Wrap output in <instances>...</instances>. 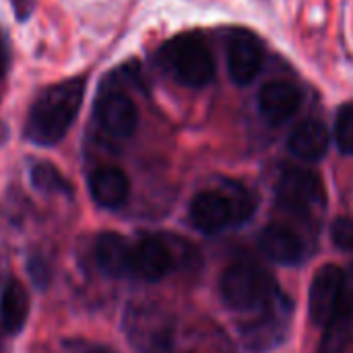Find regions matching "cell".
Segmentation results:
<instances>
[{
    "instance_id": "cell-1",
    "label": "cell",
    "mask_w": 353,
    "mask_h": 353,
    "mask_svg": "<svg viewBox=\"0 0 353 353\" xmlns=\"http://www.w3.org/2000/svg\"><path fill=\"white\" fill-rule=\"evenodd\" d=\"M85 95V79H68L60 81L39 93L33 101L27 118V139L35 145L50 147L64 139L77 114L81 110Z\"/></svg>"
},
{
    "instance_id": "cell-2",
    "label": "cell",
    "mask_w": 353,
    "mask_h": 353,
    "mask_svg": "<svg viewBox=\"0 0 353 353\" xmlns=\"http://www.w3.org/2000/svg\"><path fill=\"white\" fill-rule=\"evenodd\" d=\"M163 68L186 87H205L215 74L213 54L201 33H180L161 48Z\"/></svg>"
},
{
    "instance_id": "cell-3",
    "label": "cell",
    "mask_w": 353,
    "mask_h": 353,
    "mask_svg": "<svg viewBox=\"0 0 353 353\" xmlns=\"http://www.w3.org/2000/svg\"><path fill=\"white\" fill-rule=\"evenodd\" d=\"M124 333L139 353H168L174 341V323L159 304L132 302L124 314Z\"/></svg>"
},
{
    "instance_id": "cell-4",
    "label": "cell",
    "mask_w": 353,
    "mask_h": 353,
    "mask_svg": "<svg viewBox=\"0 0 353 353\" xmlns=\"http://www.w3.org/2000/svg\"><path fill=\"white\" fill-rule=\"evenodd\" d=\"M221 298L230 308L254 310L271 302L275 288L265 269L250 263H236L225 269L219 281Z\"/></svg>"
},
{
    "instance_id": "cell-5",
    "label": "cell",
    "mask_w": 353,
    "mask_h": 353,
    "mask_svg": "<svg viewBox=\"0 0 353 353\" xmlns=\"http://www.w3.org/2000/svg\"><path fill=\"white\" fill-rule=\"evenodd\" d=\"M347 296L345 288V273L337 265H325L314 273V279L310 283V298H308V308H310V319L314 325L325 327L339 306L343 304Z\"/></svg>"
},
{
    "instance_id": "cell-6",
    "label": "cell",
    "mask_w": 353,
    "mask_h": 353,
    "mask_svg": "<svg viewBox=\"0 0 353 353\" xmlns=\"http://www.w3.org/2000/svg\"><path fill=\"white\" fill-rule=\"evenodd\" d=\"M265 60V50L261 39L248 29H234L228 39V70L234 83L250 85Z\"/></svg>"
},
{
    "instance_id": "cell-7",
    "label": "cell",
    "mask_w": 353,
    "mask_h": 353,
    "mask_svg": "<svg viewBox=\"0 0 353 353\" xmlns=\"http://www.w3.org/2000/svg\"><path fill=\"white\" fill-rule=\"evenodd\" d=\"M279 203L294 213H308L323 199L321 178L304 168H288L277 182Z\"/></svg>"
},
{
    "instance_id": "cell-8",
    "label": "cell",
    "mask_w": 353,
    "mask_h": 353,
    "mask_svg": "<svg viewBox=\"0 0 353 353\" xmlns=\"http://www.w3.org/2000/svg\"><path fill=\"white\" fill-rule=\"evenodd\" d=\"M95 114L99 124L118 139L130 137L139 126V110L134 101L120 91L103 93L95 103Z\"/></svg>"
},
{
    "instance_id": "cell-9",
    "label": "cell",
    "mask_w": 353,
    "mask_h": 353,
    "mask_svg": "<svg viewBox=\"0 0 353 353\" xmlns=\"http://www.w3.org/2000/svg\"><path fill=\"white\" fill-rule=\"evenodd\" d=\"M190 221L203 234H217L234 221V211L221 190H207L192 199Z\"/></svg>"
},
{
    "instance_id": "cell-10",
    "label": "cell",
    "mask_w": 353,
    "mask_h": 353,
    "mask_svg": "<svg viewBox=\"0 0 353 353\" xmlns=\"http://www.w3.org/2000/svg\"><path fill=\"white\" fill-rule=\"evenodd\" d=\"M302 103V93L294 83L288 81H273L265 85L259 93V108L267 122L283 124L288 122Z\"/></svg>"
},
{
    "instance_id": "cell-11",
    "label": "cell",
    "mask_w": 353,
    "mask_h": 353,
    "mask_svg": "<svg viewBox=\"0 0 353 353\" xmlns=\"http://www.w3.org/2000/svg\"><path fill=\"white\" fill-rule=\"evenodd\" d=\"M89 192L99 207L118 209L130 194V182L120 168L103 165L89 176Z\"/></svg>"
},
{
    "instance_id": "cell-12",
    "label": "cell",
    "mask_w": 353,
    "mask_h": 353,
    "mask_svg": "<svg viewBox=\"0 0 353 353\" xmlns=\"http://www.w3.org/2000/svg\"><path fill=\"white\" fill-rule=\"evenodd\" d=\"M95 263L108 277H124L132 271V250L120 234L103 232L95 240Z\"/></svg>"
},
{
    "instance_id": "cell-13",
    "label": "cell",
    "mask_w": 353,
    "mask_h": 353,
    "mask_svg": "<svg viewBox=\"0 0 353 353\" xmlns=\"http://www.w3.org/2000/svg\"><path fill=\"white\" fill-rule=\"evenodd\" d=\"M259 246L273 263L296 265L304 256V244L296 232L283 225H269L261 232Z\"/></svg>"
},
{
    "instance_id": "cell-14",
    "label": "cell",
    "mask_w": 353,
    "mask_h": 353,
    "mask_svg": "<svg viewBox=\"0 0 353 353\" xmlns=\"http://www.w3.org/2000/svg\"><path fill=\"white\" fill-rule=\"evenodd\" d=\"M132 271L147 281H159L172 271V252L161 240L145 238L132 250Z\"/></svg>"
},
{
    "instance_id": "cell-15",
    "label": "cell",
    "mask_w": 353,
    "mask_h": 353,
    "mask_svg": "<svg viewBox=\"0 0 353 353\" xmlns=\"http://www.w3.org/2000/svg\"><path fill=\"white\" fill-rule=\"evenodd\" d=\"M329 130L319 120H306L298 124L288 141L290 151L304 161H319L329 151Z\"/></svg>"
},
{
    "instance_id": "cell-16",
    "label": "cell",
    "mask_w": 353,
    "mask_h": 353,
    "mask_svg": "<svg viewBox=\"0 0 353 353\" xmlns=\"http://www.w3.org/2000/svg\"><path fill=\"white\" fill-rule=\"evenodd\" d=\"M29 316V296L23 283L8 281L0 296V323L6 333L14 335L19 333Z\"/></svg>"
},
{
    "instance_id": "cell-17",
    "label": "cell",
    "mask_w": 353,
    "mask_h": 353,
    "mask_svg": "<svg viewBox=\"0 0 353 353\" xmlns=\"http://www.w3.org/2000/svg\"><path fill=\"white\" fill-rule=\"evenodd\" d=\"M353 333V294L347 292L343 304L335 316L325 325V335L319 345V353H343L350 345Z\"/></svg>"
},
{
    "instance_id": "cell-18",
    "label": "cell",
    "mask_w": 353,
    "mask_h": 353,
    "mask_svg": "<svg viewBox=\"0 0 353 353\" xmlns=\"http://www.w3.org/2000/svg\"><path fill=\"white\" fill-rule=\"evenodd\" d=\"M31 182L41 192H70V184L50 163H37L31 170Z\"/></svg>"
},
{
    "instance_id": "cell-19",
    "label": "cell",
    "mask_w": 353,
    "mask_h": 353,
    "mask_svg": "<svg viewBox=\"0 0 353 353\" xmlns=\"http://www.w3.org/2000/svg\"><path fill=\"white\" fill-rule=\"evenodd\" d=\"M221 192L228 196V201H230V205H232L234 221L242 223V221H246V219L252 215V211H254L256 205H254V199L250 196V192H248L242 184L228 182V188H223Z\"/></svg>"
},
{
    "instance_id": "cell-20",
    "label": "cell",
    "mask_w": 353,
    "mask_h": 353,
    "mask_svg": "<svg viewBox=\"0 0 353 353\" xmlns=\"http://www.w3.org/2000/svg\"><path fill=\"white\" fill-rule=\"evenodd\" d=\"M335 143L341 153L353 155V101L343 103L335 118Z\"/></svg>"
},
{
    "instance_id": "cell-21",
    "label": "cell",
    "mask_w": 353,
    "mask_h": 353,
    "mask_svg": "<svg viewBox=\"0 0 353 353\" xmlns=\"http://www.w3.org/2000/svg\"><path fill=\"white\" fill-rule=\"evenodd\" d=\"M333 244L341 250H353V217H337L331 225Z\"/></svg>"
},
{
    "instance_id": "cell-22",
    "label": "cell",
    "mask_w": 353,
    "mask_h": 353,
    "mask_svg": "<svg viewBox=\"0 0 353 353\" xmlns=\"http://www.w3.org/2000/svg\"><path fill=\"white\" fill-rule=\"evenodd\" d=\"M12 4H14V8H17L19 17H21V19H25V17L33 10L35 0H12Z\"/></svg>"
},
{
    "instance_id": "cell-23",
    "label": "cell",
    "mask_w": 353,
    "mask_h": 353,
    "mask_svg": "<svg viewBox=\"0 0 353 353\" xmlns=\"http://www.w3.org/2000/svg\"><path fill=\"white\" fill-rule=\"evenodd\" d=\"M4 70H6V50L0 41V77L4 74Z\"/></svg>"
},
{
    "instance_id": "cell-24",
    "label": "cell",
    "mask_w": 353,
    "mask_h": 353,
    "mask_svg": "<svg viewBox=\"0 0 353 353\" xmlns=\"http://www.w3.org/2000/svg\"><path fill=\"white\" fill-rule=\"evenodd\" d=\"M89 353H110L105 347H95V350H91Z\"/></svg>"
}]
</instances>
